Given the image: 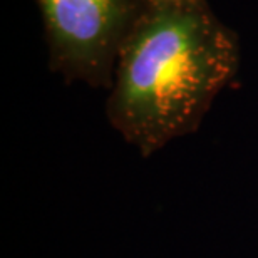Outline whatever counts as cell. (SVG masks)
<instances>
[{
    "label": "cell",
    "mask_w": 258,
    "mask_h": 258,
    "mask_svg": "<svg viewBox=\"0 0 258 258\" xmlns=\"http://www.w3.org/2000/svg\"><path fill=\"white\" fill-rule=\"evenodd\" d=\"M238 69V35L206 0L146 4L119 50L107 121L149 158L198 131Z\"/></svg>",
    "instance_id": "cell-1"
},
{
    "label": "cell",
    "mask_w": 258,
    "mask_h": 258,
    "mask_svg": "<svg viewBox=\"0 0 258 258\" xmlns=\"http://www.w3.org/2000/svg\"><path fill=\"white\" fill-rule=\"evenodd\" d=\"M42 17L49 67L66 82L107 89L119 50L144 0H34Z\"/></svg>",
    "instance_id": "cell-2"
},
{
    "label": "cell",
    "mask_w": 258,
    "mask_h": 258,
    "mask_svg": "<svg viewBox=\"0 0 258 258\" xmlns=\"http://www.w3.org/2000/svg\"><path fill=\"white\" fill-rule=\"evenodd\" d=\"M146 4H154V2H168V0H144Z\"/></svg>",
    "instance_id": "cell-3"
}]
</instances>
